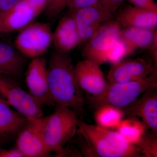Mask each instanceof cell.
I'll list each match as a JSON object with an SVG mask.
<instances>
[{
	"mask_svg": "<svg viewBox=\"0 0 157 157\" xmlns=\"http://www.w3.org/2000/svg\"><path fill=\"white\" fill-rule=\"evenodd\" d=\"M39 14L46 8L49 0H28Z\"/></svg>",
	"mask_w": 157,
	"mask_h": 157,
	"instance_id": "obj_28",
	"label": "cell"
},
{
	"mask_svg": "<svg viewBox=\"0 0 157 157\" xmlns=\"http://www.w3.org/2000/svg\"><path fill=\"white\" fill-rule=\"evenodd\" d=\"M116 20L122 28L130 27L155 29L157 11L128 6L119 12Z\"/></svg>",
	"mask_w": 157,
	"mask_h": 157,
	"instance_id": "obj_16",
	"label": "cell"
},
{
	"mask_svg": "<svg viewBox=\"0 0 157 157\" xmlns=\"http://www.w3.org/2000/svg\"><path fill=\"white\" fill-rule=\"evenodd\" d=\"M124 116L123 111L120 108L104 105L96 109L94 119L98 126L116 130Z\"/></svg>",
	"mask_w": 157,
	"mask_h": 157,
	"instance_id": "obj_20",
	"label": "cell"
},
{
	"mask_svg": "<svg viewBox=\"0 0 157 157\" xmlns=\"http://www.w3.org/2000/svg\"><path fill=\"white\" fill-rule=\"evenodd\" d=\"M100 66L96 62L84 59L74 66V75L78 87L90 96L101 94L108 84Z\"/></svg>",
	"mask_w": 157,
	"mask_h": 157,
	"instance_id": "obj_12",
	"label": "cell"
},
{
	"mask_svg": "<svg viewBox=\"0 0 157 157\" xmlns=\"http://www.w3.org/2000/svg\"><path fill=\"white\" fill-rule=\"evenodd\" d=\"M124 116L140 119L157 134V86L147 90L128 107L121 109Z\"/></svg>",
	"mask_w": 157,
	"mask_h": 157,
	"instance_id": "obj_13",
	"label": "cell"
},
{
	"mask_svg": "<svg viewBox=\"0 0 157 157\" xmlns=\"http://www.w3.org/2000/svg\"><path fill=\"white\" fill-rule=\"evenodd\" d=\"M20 0H0V14L8 11Z\"/></svg>",
	"mask_w": 157,
	"mask_h": 157,
	"instance_id": "obj_29",
	"label": "cell"
},
{
	"mask_svg": "<svg viewBox=\"0 0 157 157\" xmlns=\"http://www.w3.org/2000/svg\"><path fill=\"white\" fill-rule=\"evenodd\" d=\"M77 135L84 156L142 157L140 149L128 142L117 131L79 120Z\"/></svg>",
	"mask_w": 157,
	"mask_h": 157,
	"instance_id": "obj_2",
	"label": "cell"
},
{
	"mask_svg": "<svg viewBox=\"0 0 157 157\" xmlns=\"http://www.w3.org/2000/svg\"><path fill=\"white\" fill-rule=\"evenodd\" d=\"M157 71L154 62L144 58L124 59L111 64L107 74L108 82H127L141 80Z\"/></svg>",
	"mask_w": 157,
	"mask_h": 157,
	"instance_id": "obj_10",
	"label": "cell"
},
{
	"mask_svg": "<svg viewBox=\"0 0 157 157\" xmlns=\"http://www.w3.org/2000/svg\"><path fill=\"white\" fill-rule=\"evenodd\" d=\"M157 86V71H155L146 78L137 81L108 82L101 94L89 96L88 100L95 109L104 105L122 109L133 103L147 90Z\"/></svg>",
	"mask_w": 157,
	"mask_h": 157,
	"instance_id": "obj_4",
	"label": "cell"
},
{
	"mask_svg": "<svg viewBox=\"0 0 157 157\" xmlns=\"http://www.w3.org/2000/svg\"><path fill=\"white\" fill-rule=\"evenodd\" d=\"M135 7L157 11V5L153 0H129Z\"/></svg>",
	"mask_w": 157,
	"mask_h": 157,
	"instance_id": "obj_25",
	"label": "cell"
},
{
	"mask_svg": "<svg viewBox=\"0 0 157 157\" xmlns=\"http://www.w3.org/2000/svg\"><path fill=\"white\" fill-rule=\"evenodd\" d=\"M52 43L50 25L42 22L30 23L21 29L14 40V47L27 58L41 57Z\"/></svg>",
	"mask_w": 157,
	"mask_h": 157,
	"instance_id": "obj_5",
	"label": "cell"
},
{
	"mask_svg": "<svg viewBox=\"0 0 157 157\" xmlns=\"http://www.w3.org/2000/svg\"><path fill=\"white\" fill-rule=\"evenodd\" d=\"M39 15L28 0H20L13 7L0 14V33L21 30Z\"/></svg>",
	"mask_w": 157,
	"mask_h": 157,
	"instance_id": "obj_14",
	"label": "cell"
},
{
	"mask_svg": "<svg viewBox=\"0 0 157 157\" xmlns=\"http://www.w3.org/2000/svg\"><path fill=\"white\" fill-rule=\"evenodd\" d=\"M27 59L14 46L0 42V75L18 79L25 67Z\"/></svg>",
	"mask_w": 157,
	"mask_h": 157,
	"instance_id": "obj_17",
	"label": "cell"
},
{
	"mask_svg": "<svg viewBox=\"0 0 157 157\" xmlns=\"http://www.w3.org/2000/svg\"><path fill=\"white\" fill-rule=\"evenodd\" d=\"M120 38L130 55L138 49L151 48L157 43V31L155 29L124 28L121 31Z\"/></svg>",
	"mask_w": 157,
	"mask_h": 157,
	"instance_id": "obj_18",
	"label": "cell"
},
{
	"mask_svg": "<svg viewBox=\"0 0 157 157\" xmlns=\"http://www.w3.org/2000/svg\"><path fill=\"white\" fill-rule=\"evenodd\" d=\"M100 3V0H67L66 6L74 11L78 9L95 6Z\"/></svg>",
	"mask_w": 157,
	"mask_h": 157,
	"instance_id": "obj_24",
	"label": "cell"
},
{
	"mask_svg": "<svg viewBox=\"0 0 157 157\" xmlns=\"http://www.w3.org/2000/svg\"><path fill=\"white\" fill-rule=\"evenodd\" d=\"M128 55L129 54L126 46L120 38L110 50L107 58V63H109L111 64L117 63Z\"/></svg>",
	"mask_w": 157,
	"mask_h": 157,
	"instance_id": "obj_23",
	"label": "cell"
},
{
	"mask_svg": "<svg viewBox=\"0 0 157 157\" xmlns=\"http://www.w3.org/2000/svg\"><path fill=\"white\" fill-rule=\"evenodd\" d=\"M73 12L81 40L86 42L102 25L112 20L113 13L101 3Z\"/></svg>",
	"mask_w": 157,
	"mask_h": 157,
	"instance_id": "obj_11",
	"label": "cell"
},
{
	"mask_svg": "<svg viewBox=\"0 0 157 157\" xmlns=\"http://www.w3.org/2000/svg\"><path fill=\"white\" fill-rule=\"evenodd\" d=\"M57 51L68 53L79 44L81 40L73 12L63 16L52 33V43Z\"/></svg>",
	"mask_w": 157,
	"mask_h": 157,
	"instance_id": "obj_15",
	"label": "cell"
},
{
	"mask_svg": "<svg viewBox=\"0 0 157 157\" xmlns=\"http://www.w3.org/2000/svg\"><path fill=\"white\" fill-rule=\"evenodd\" d=\"M25 81L29 93L41 107L55 104L48 90L47 63L45 58L32 59L26 71Z\"/></svg>",
	"mask_w": 157,
	"mask_h": 157,
	"instance_id": "obj_9",
	"label": "cell"
},
{
	"mask_svg": "<svg viewBox=\"0 0 157 157\" xmlns=\"http://www.w3.org/2000/svg\"><path fill=\"white\" fill-rule=\"evenodd\" d=\"M74 66L67 53L55 52L47 63L49 94L56 104L70 107L76 113L83 110L82 91L76 82Z\"/></svg>",
	"mask_w": 157,
	"mask_h": 157,
	"instance_id": "obj_1",
	"label": "cell"
},
{
	"mask_svg": "<svg viewBox=\"0 0 157 157\" xmlns=\"http://www.w3.org/2000/svg\"><path fill=\"white\" fill-rule=\"evenodd\" d=\"M0 157H24L16 147L11 149H0Z\"/></svg>",
	"mask_w": 157,
	"mask_h": 157,
	"instance_id": "obj_27",
	"label": "cell"
},
{
	"mask_svg": "<svg viewBox=\"0 0 157 157\" xmlns=\"http://www.w3.org/2000/svg\"><path fill=\"white\" fill-rule=\"evenodd\" d=\"M29 119L11 108L7 102L0 101V138L17 135Z\"/></svg>",
	"mask_w": 157,
	"mask_h": 157,
	"instance_id": "obj_19",
	"label": "cell"
},
{
	"mask_svg": "<svg viewBox=\"0 0 157 157\" xmlns=\"http://www.w3.org/2000/svg\"><path fill=\"white\" fill-rule=\"evenodd\" d=\"M0 101H4V102H6V101H5L4 99H3V98H2L1 97H0Z\"/></svg>",
	"mask_w": 157,
	"mask_h": 157,
	"instance_id": "obj_30",
	"label": "cell"
},
{
	"mask_svg": "<svg viewBox=\"0 0 157 157\" xmlns=\"http://www.w3.org/2000/svg\"><path fill=\"white\" fill-rule=\"evenodd\" d=\"M46 117L29 119L17 134L16 147L24 157H45L51 153L45 146L43 131Z\"/></svg>",
	"mask_w": 157,
	"mask_h": 157,
	"instance_id": "obj_8",
	"label": "cell"
},
{
	"mask_svg": "<svg viewBox=\"0 0 157 157\" xmlns=\"http://www.w3.org/2000/svg\"><path fill=\"white\" fill-rule=\"evenodd\" d=\"M77 113L70 107L56 104L54 112L46 117L43 131L44 142L50 153L59 155L76 136L78 129Z\"/></svg>",
	"mask_w": 157,
	"mask_h": 157,
	"instance_id": "obj_3",
	"label": "cell"
},
{
	"mask_svg": "<svg viewBox=\"0 0 157 157\" xmlns=\"http://www.w3.org/2000/svg\"><path fill=\"white\" fill-rule=\"evenodd\" d=\"M0 95L10 107L28 119L43 117L42 107L29 92L17 84L15 79L0 75Z\"/></svg>",
	"mask_w": 157,
	"mask_h": 157,
	"instance_id": "obj_7",
	"label": "cell"
},
{
	"mask_svg": "<svg viewBox=\"0 0 157 157\" xmlns=\"http://www.w3.org/2000/svg\"><path fill=\"white\" fill-rule=\"evenodd\" d=\"M122 28L117 21L112 20L102 26L85 45L82 55L84 59L101 65L107 63L113 45L120 38Z\"/></svg>",
	"mask_w": 157,
	"mask_h": 157,
	"instance_id": "obj_6",
	"label": "cell"
},
{
	"mask_svg": "<svg viewBox=\"0 0 157 157\" xmlns=\"http://www.w3.org/2000/svg\"><path fill=\"white\" fill-rule=\"evenodd\" d=\"M147 128L139 119L130 117L121 121L116 130L125 140L135 145Z\"/></svg>",
	"mask_w": 157,
	"mask_h": 157,
	"instance_id": "obj_21",
	"label": "cell"
},
{
	"mask_svg": "<svg viewBox=\"0 0 157 157\" xmlns=\"http://www.w3.org/2000/svg\"><path fill=\"white\" fill-rule=\"evenodd\" d=\"M135 145L140 149L142 157H157V134L147 128Z\"/></svg>",
	"mask_w": 157,
	"mask_h": 157,
	"instance_id": "obj_22",
	"label": "cell"
},
{
	"mask_svg": "<svg viewBox=\"0 0 157 157\" xmlns=\"http://www.w3.org/2000/svg\"><path fill=\"white\" fill-rule=\"evenodd\" d=\"M124 0H100V2L111 13L115 12Z\"/></svg>",
	"mask_w": 157,
	"mask_h": 157,
	"instance_id": "obj_26",
	"label": "cell"
}]
</instances>
